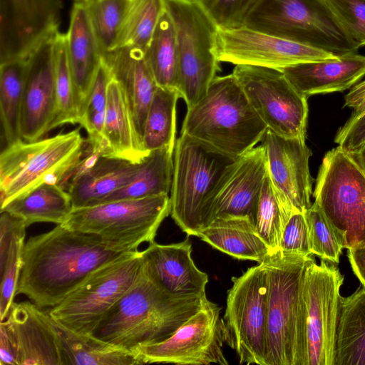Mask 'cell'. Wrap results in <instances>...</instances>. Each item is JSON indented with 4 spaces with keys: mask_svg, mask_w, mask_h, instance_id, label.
Instances as JSON below:
<instances>
[{
    "mask_svg": "<svg viewBox=\"0 0 365 365\" xmlns=\"http://www.w3.org/2000/svg\"><path fill=\"white\" fill-rule=\"evenodd\" d=\"M125 252L98 235L57 225L25 242L16 294L40 308L53 307L91 272Z\"/></svg>",
    "mask_w": 365,
    "mask_h": 365,
    "instance_id": "1",
    "label": "cell"
},
{
    "mask_svg": "<svg viewBox=\"0 0 365 365\" xmlns=\"http://www.w3.org/2000/svg\"><path fill=\"white\" fill-rule=\"evenodd\" d=\"M206 294L175 295L141 271L90 335L118 348L139 353L172 336L208 302Z\"/></svg>",
    "mask_w": 365,
    "mask_h": 365,
    "instance_id": "2",
    "label": "cell"
},
{
    "mask_svg": "<svg viewBox=\"0 0 365 365\" xmlns=\"http://www.w3.org/2000/svg\"><path fill=\"white\" fill-rule=\"evenodd\" d=\"M267 130L232 73L216 76L206 94L187 108L181 134L237 158L255 147Z\"/></svg>",
    "mask_w": 365,
    "mask_h": 365,
    "instance_id": "3",
    "label": "cell"
},
{
    "mask_svg": "<svg viewBox=\"0 0 365 365\" xmlns=\"http://www.w3.org/2000/svg\"><path fill=\"white\" fill-rule=\"evenodd\" d=\"M311 256L270 253L267 277V365H306L301 287Z\"/></svg>",
    "mask_w": 365,
    "mask_h": 365,
    "instance_id": "4",
    "label": "cell"
},
{
    "mask_svg": "<svg viewBox=\"0 0 365 365\" xmlns=\"http://www.w3.org/2000/svg\"><path fill=\"white\" fill-rule=\"evenodd\" d=\"M173 155L170 215L182 232L199 237L209 225L216 187L237 158L185 134L176 140Z\"/></svg>",
    "mask_w": 365,
    "mask_h": 365,
    "instance_id": "5",
    "label": "cell"
},
{
    "mask_svg": "<svg viewBox=\"0 0 365 365\" xmlns=\"http://www.w3.org/2000/svg\"><path fill=\"white\" fill-rule=\"evenodd\" d=\"M80 128L34 141L20 140L0 155L1 207L44 183L65 185L86 148Z\"/></svg>",
    "mask_w": 365,
    "mask_h": 365,
    "instance_id": "6",
    "label": "cell"
},
{
    "mask_svg": "<svg viewBox=\"0 0 365 365\" xmlns=\"http://www.w3.org/2000/svg\"><path fill=\"white\" fill-rule=\"evenodd\" d=\"M244 26L336 56L359 48L324 0H261Z\"/></svg>",
    "mask_w": 365,
    "mask_h": 365,
    "instance_id": "7",
    "label": "cell"
},
{
    "mask_svg": "<svg viewBox=\"0 0 365 365\" xmlns=\"http://www.w3.org/2000/svg\"><path fill=\"white\" fill-rule=\"evenodd\" d=\"M170 213L169 195L119 200L74 208L63 227L99 236L123 251L154 242L157 231Z\"/></svg>",
    "mask_w": 365,
    "mask_h": 365,
    "instance_id": "8",
    "label": "cell"
},
{
    "mask_svg": "<svg viewBox=\"0 0 365 365\" xmlns=\"http://www.w3.org/2000/svg\"><path fill=\"white\" fill-rule=\"evenodd\" d=\"M142 252H125L91 272L49 315L71 331L91 334L124 295L142 268Z\"/></svg>",
    "mask_w": 365,
    "mask_h": 365,
    "instance_id": "9",
    "label": "cell"
},
{
    "mask_svg": "<svg viewBox=\"0 0 365 365\" xmlns=\"http://www.w3.org/2000/svg\"><path fill=\"white\" fill-rule=\"evenodd\" d=\"M313 195L344 249L365 248V173L339 146L325 154Z\"/></svg>",
    "mask_w": 365,
    "mask_h": 365,
    "instance_id": "10",
    "label": "cell"
},
{
    "mask_svg": "<svg viewBox=\"0 0 365 365\" xmlns=\"http://www.w3.org/2000/svg\"><path fill=\"white\" fill-rule=\"evenodd\" d=\"M178 49V91L191 108L207 93L220 71L215 53L217 28L192 0H165Z\"/></svg>",
    "mask_w": 365,
    "mask_h": 365,
    "instance_id": "11",
    "label": "cell"
},
{
    "mask_svg": "<svg viewBox=\"0 0 365 365\" xmlns=\"http://www.w3.org/2000/svg\"><path fill=\"white\" fill-rule=\"evenodd\" d=\"M223 317L226 343L239 363L267 365V277L263 263L232 278Z\"/></svg>",
    "mask_w": 365,
    "mask_h": 365,
    "instance_id": "12",
    "label": "cell"
},
{
    "mask_svg": "<svg viewBox=\"0 0 365 365\" xmlns=\"http://www.w3.org/2000/svg\"><path fill=\"white\" fill-rule=\"evenodd\" d=\"M344 276L336 264L313 258L306 266L301 287L306 365H334L340 289Z\"/></svg>",
    "mask_w": 365,
    "mask_h": 365,
    "instance_id": "13",
    "label": "cell"
},
{
    "mask_svg": "<svg viewBox=\"0 0 365 365\" xmlns=\"http://www.w3.org/2000/svg\"><path fill=\"white\" fill-rule=\"evenodd\" d=\"M232 73L267 129L284 138L305 140L308 98L281 71L236 65Z\"/></svg>",
    "mask_w": 365,
    "mask_h": 365,
    "instance_id": "14",
    "label": "cell"
},
{
    "mask_svg": "<svg viewBox=\"0 0 365 365\" xmlns=\"http://www.w3.org/2000/svg\"><path fill=\"white\" fill-rule=\"evenodd\" d=\"M220 307L210 300L165 340L141 348L145 364L227 365L223 353L226 342Z\"/></svg>",
    "mask_w": 365,
    "mask_h": 365,
    "instance_id": "15",
    "label": "cell"
},
{
    "mask_svg": "<svg viewBox=\"0 0 365 365\" xmlns=\"http://www.w3.org/2000/svg\"><path fill=\"white\" fill-rule=\"evenodd\" d=\"M215 53L220 62L278 70L303 62L339 56L245 26L217 29Z\"/></svg>",
    "mask_w": 365,
    "mask_h": 365,
    "instance_id": "16",
    "label": "cell"
},
{
    "mask_svg": "<svg viewBox=\"0 0 365 365\" xmlns=\"http://www.w3.org/2000/svg\"><path fill=\"white\" fill-rule=\"evenodd\" d=\"M61 0H0V64L25 59L58 32Z\"/></svg>",
    "mask_w": 365,
    "mask_h": 365,
    "instance_id": "17",
    "label": "cell"
},
{
    "mask_svg": "<svg viewBox=\"0 0 365 365\" xmlns=\"http://www.w3.org/2000/svg\"><path fill=\"white\" fill-rule=\"evenodd\" d=\"M267 175L265 150L262 144L239 156L216 187L209 210V224L223 217H245L255 224L258 202Z\"/></svg>",
    "mask_w": 365,
    "mask_h": 365,
    "instance_id": "18",
    "label": "cell"
},
{
    "mask_svg": "<svg viewBox=\"0 0 365 365\" xmlns=\"http://www.w3.org/2000/svg\"><path fill=\"white\" fill-rule=\"evenodd\" d=\"M261 142L276 190L296 212L304 213L312 205L313 182L309 166L312 153L305 140L284 138L267 129Z\"/></svg>",
    "mask_w": 365,
    "mask_h": 365,
    "instance_id": "19",
    "label": "cell"
},
{
    "mask_svg": "<svg viewBox=\"0 0 365 365\" xmlns=\"http://www.w3.org/2000/svg\"><path fill=\"white\" fill-rule=\"evenodd\" d=\"M54 36L40 44L26 59L20 115V133L25 141L39 140L50 131L55 115Z\"/></svg>",
    "mask_w": 365,
    "mask_h": 365,
    "instance_id": "20",
    "label": "cell"
},
{
    "mask_svg": "<svg viewBox=\"0 0 365 365\" xmlns=\"http://www.w3.org/2000/svg\"><path fill=\"white\" fill-rule=\"evenodd\" d=\"M141 252L145 272L169 292L180 296L205 294L208 276L195 264L188 237L168 245L154 241Z\"/></svg>",
    "mask_w": 365,
    "mask_h": 365,
    "instance_id": "21",
    "label": "cell"
},
{
    "mask_svg": "<svg viewBox=\"0 0 365 365\" xmlns=\"http://www.w3.org/2000/svg\"><path fill=\"white\" fill-rule=\"evenodd\" d=\"M6 319L16 342L18 365H62L48 311L34 303L14 302Z\"/></svg>",
    "mask_w": 365,
    "mask_h": 365,
    "instance_id": "22",
    "label": "cell"
},
{
    "mask_svg": "<svg viewBox=\"0 0 365 365\" xmlns=\"http://www.w3.org/2000/svg\"><path fill=\"white\" fill-rule=\"evenodd\" d=\"M101 58L111 77L120 83L125 93L135 129L142 144L147 113L158 88L145 51L135 47H120Z\"/></svg>",
    "mask_w": 365,
    "mask_h": 365,
    "instance_id": "23",
    "label": "cell"
},
{
    "mask_svg": "<svg viewBox=\"0 0 365 365\" xmlns=\"http://www.w3.org/2000/svg\"><path fill=\"white\" fill-rule=\"evenodd\" d=\"M66 35L74 99L80 120L102 61L83 1L73 4Z\"/></svg>",
    "mask_w": 365,
    "mask_h": 365,
    "instance_id": "24",
    "label": "cell"
},
{
    "mask_svg": "<svg viewBox=\"0 0 365 365\" xmlns=\"http://www.w3.org/2000/svg\"><path fill=\"white\" fill-rule=\"evenodd\" d=\"M307 98L344 91L365 75V56L356 53L322 61L303 62L279 69Z\"/></svg>",
    "mask_w": 365,
    "mask_h": 365,
    "instance_id": "25",
    "label": "cell"
},
{
    "mask_svg": "<svg viewBox=\"0 0 365 365\" xmlns=\"http://www.w3.org/2000/svg\"><path fill=\"white\" fill-rule=\"evenodd\" d=\"M138 163L101 156L95 163L67 181L63 188L70 195L73 209L95 205L128 184Z\"/></svg>",
    "mask_w": 365,
    "mask_h": 365,
    "instance_id": "26",
    "label": "cell"
},
{
    "mask_svg": "<svg viewBox=\"0 0 365 365\" xmlns=\"http://www.w3.org/2000/svg\"><path fill=\"white\" fill-rule=\"evenodd\" d=\"M103 137V157L138 163L150 153L143 148L138 138L125 93L112 77L107 89Z\"/></svg>",
    "mask_w": 365,
    "mask_h": 365,
    "instance_id": "27",
    "label": "cell"
},
{
    "mask_svg": "<svg viewBox=\"0 0 365 365\" xmlns=\"http://www.w3.org/2000/svg\"><path fill=\"white\" fill-rule=\"evenodd\" d=\"M198 237L239 259L262 263L272 253L255 224L245 217L216 218L201 231Z\"/></svg>",
    "mask_w": 365,
    "mask_h": 365,
    "instance_id": "28",
    "label": "cell"
},
{
    "mask_svg": "<svg viewBox=\"0 0 365 365\" xmlns=\"http://www.w3.org/2000/svg\"><path fill=\"white\" fill-rule=\"evenodd\" d=\"M50 319L58 337L62 365L144 364L140 353L118 348L90 334L73 332L51 316Z\"/></svg>",
    "mask_w": 365,
    "mask_h": 365,
    "instance_id": "29",
    "label": "cell"
},
{
    "mask_svg": "<svg viewBox=\"0 0 365 365\" xmlns=\"http://www.w3.org/2000/svg\"><path fill=\"white\" fill-rule=\"evenodd\" d=\"M26 225L8 213L0 217V319L4 320L14 303L23 265Z\"/></svg>",
    "mask_w": 365,
    "mask_h": 365,
    "instance_id": "30",
    "label": "cell"
},
{
    "mask_svg": "<svg viewBox=\"0 0 365 365\" xmlns=\"http://www.w3.org/2000/svg\"><path fill=\"white\" fill-rule=\"evenodd\" d=\"M334 365H365V287L340 297Z\"/></svg>",
    "mask_w": 365,
    "mask_h": 365,
    "instance_id": "31",
    "label": "cell"
},
{
    "mask_svg": "<svg viewBox=\"0 0 365 365\" xmlns=\"http://www.w3.org/2000/svg\"><path fill=\"white\" fill-rule=\"evenodd\" d=\"M1 212L22 220L29 227L36 222L63 223L73 205L69 193L58 184L44 183L0 207Z\"/></svg>",
    "mask_w": 365,
    "mask_h": 365,
    "instance_id": "32",
    "label": "cell"
},
{
    "mask_svg": "<svg viewBox=\"0 0 365 365\" xmlns=\"http://www.w3.org/2000/svg\"><path fill=\"white\" fill-rule=\"evenodd\" d=\"M173 153L168 148L150 151L139 163L138 169L132 180L98 204L169 195L173 177Z\"/></svg>",
    "mask_w": 365,
    "mask_h": 365,
    "instance_id": "33",
    "label": "cell"
},
{
    "mask_svg": "<svg viewBox=\"0 0 365 365\" xmlns=\"http://www.w3.org/2000/svg\"><path fill=\"white\" fill-rule=\"evenodd\" d=\"M145 54L158 86L178 91L177 36L174 24L166 9L160 18Z\"/></svg>",
    "mask_w": 365,
    "mask_h": 365,
    "instance_id": "34",
    "label": "cell"
},
{
    "mask_svg": "<svg viewBox=\"0 0 365 365\" xmlns=\"http://www.w3.org/2000/svg\"><path fill=\"white\" fill-rule=\"evenodd\" d=\"M180 93L158 86L147 113L142 144L147 152L168 148L174 152L176 135V105Z\"/></svg>",
    "mask_w": 365,
    "mask_h": 365,
    "instance_id": "35",
    "label": "cell"
},
{
    "mask_svg": "<svg viewBox=\"0 0 365 365\" xmlns=\"http://www.w3.org/2000/svg\"><path fill=\"white\" fill-rule=\"evenodd\" d=\"M26 59L0 64V113L6 146L23 140L20 115Z\"/></svg>",
    "mask_w": 365,
    "mask_h": 365,
    "instance_id": "36",
    "label": "cell"
},
{
    "mask_svg": "<svg viewBox=\"0 0 365 365\" xmlns=\"http://www.w3.org/2000/svg\"><path fill=\"white\" fill-rule=\"evenodd\" d=\"M165 9V0H128L115 48L130 46L145 51Z\"/></svg>",
    "mask_w": 365,
    "mask_h": 365,
    "instance_id": "37",
    "label": "cell"
},
{
    "mask_svg": "<svg viewBox=\"0 0 365 365\" xmlns=\"http://www.w3.org/2000/svg\"><path fill=\"white\" fill-rule=\"evenodd\" d=\"M295 212L276 190L267 175L258 202L255 226L272 252L279 250L285 227Z\"/></svg>",
    "mask_w": 365,
    "mask_h": 365,
    "instance_id": "38",
    "label": "cell"
},
{
    "mask_svg": "<svg viewBox=\"0 0 365 365\" xmlns=\"http://www.w3.org/2000/svg\"><path fill=\"white\" fill-rule=\"evenodd\" d=\"M56 112L50 130L65 124L78 123L73 86L66 47V35L58 31L53 38Z\"/></svg>",
    "mask_w": 365,
    "mask_h": 365,
    "instance_id": "39",
    "label": "cell"
},
{
    "mask_svg": "<svg viewBox=\"0 0 365 365\" xmlns=\"http://www.w3.org/2000/svg\"><path fill=\"white\" fill-rule=\"evenodd\" d=\"M101 57L116 47L128 0H84Z\"/></svg>",
    "mask_w": 365,
    "mask_h": 365,
    "instance_id": "40",
    "label": "cell"
},
{
    "mask_svg": "<svg viewBox=\"0 0 365 365\" xmlns=\"http://www.w3.org/2000/svg\"><path fill=\"white\" fill-rule=\"evenodd\" d=\"M110 78L108 67L101 61L79 120V124L88 133L86 142L92 147L104 148L103 131L107 108V89Z\"/></svg>",
    "mask_w": 365,
    "mask_h": 365,
    "instance_id": "41",
    "label": "cell"
},
{
    "mask_svg": "<svg viewBox=\"0 0 365 365\" xmlns=\"http://www.w3.org/2000/svg\"><path fill=\"white\" fill-rule=\"evenodd\" d=\"M304 213L312 254L338 264L344 249L341 234L315 202Z\"/></svg>",
    "mask_w": 365,
    "mask_h": 365,
    "instance_id": "42",
    "label": "cell"
},
{
    "mask_svg": "<svg viewBox=\"0 0 365 365\" xmlns=\"http://www.w3.org/2000/svg\"><path fill=\"white\" fill-rule=\"evenodd\" d=\"M220 29L243 27L261 0H192Z\"/></svg>",
    "mask_w": 365,
    "mask_h": 365,
    "instance_id": "43",
    "label": "cell"
},
{
    "mask_svg": "<svg viewBox=\"0 0 365 365\" xmlns=\"http://www.w3.org/2000/svg\"><path fill=\"white\" fill-rule=\"evenodd\" d=\"M348 36L365 46V0H324Z\"/></svg>",
    "mask_w": 365,
    "mask_h": 365,
    "instance_id": "44",
    "label": "cell"
},
{
    "mask_svg": "<svg viewBox=\"0 0 365 365\" xmlns=\"http://www.w3.org/2000/svg\"><path fill=\"white\" fill-rule=\"evenodd\" d=\"M279 250L286 253L312 255L305 213L294 212L283 232Z\"/></svg>",
    "mask_w": 365,
    "mask_h": 365,
    "instance_id": "45",
    "label": "cell"
},
{
    "mask_svg": "<svg viewBox=\"0 0 365 365\" xmlns=\"http://www.w3.org/2000/svg\"><path fill=\"white\" fill-rule=\"evenodd\" d=\"M334 142L346 153L357 152L365 144V113L346 122L336 132Z\"/></svg>",
    "mask_w": 365,
    "mask_h": 365,
    "instance_id": "46",
    "label": "cell"
},
{
    "mask_svg": "<svg viewBox=\"0 0 365 365\" xmlns=\"http://www.w3.org/2000/svg\"><path fill=\"white\" fill-rule=\"evenodd\" d=\"M0 364L18 365L16 342L6 319L0 324Z\"/></svg>",
    "mask_w": 365,
    "mask_h": 365,
    "instance_id": "47",
    "label": "cell"
},
{
    "mask_svg": "<svg viewBox=\"0 0 365 365\" xmlns=\"http://www.w3.org/2000/svg\"><path fill=\"white\" fill-rule=\"evenodd\" d=\"M344 106L351 108L353 112L346 121L354 120L365 113V81L353 86L344 97Z\"/></svg>",
    "mask_w": 365,
    "mask_h": 365,
    "instance_id": "48",
    "label": "cell"
},
{
    "mask_svg": "<svg viewBox=\"0 0 365 365\" xmlns=\"http://www.w3.org/2000/svg\"><path fill=\"white\" fill-rule=\"evenodd\" d=\"M347 257L354 274L365 287V248L347 250Z\"/></svg>",
    "mask_w": 365,
    "mask_h": 365,
    "instance_id": "49",
    "label": "cell"
},
{
    "mask_svg": "<svg viewBox=\"0 0 365 365\" xmlns=\"http://www.w3.org/2000/svg\"><path fill=\"white\" fill-rule=\"evenodd\" d=\"M348 154L365 173V144L357 152Z\"/></svg>",
    "mask_w": 365,
    "mask_h": 365,
    "instance_id": "50",
    "label": "cell"
},
{
    "mask_svg": "<svg viewBox=\"0 0 365 365\" xmlns=\"http://www.w3.org/2000/svg\"><path fill=\"white\" fill-rule=\"evenodd\" d=\"M76 1H84V0H75Z\"/></svg>",
    "mask_w": 365,
    "mask_h": 365,
    "instance_id": "51",
    "label": "cell"
}]
</instances>
